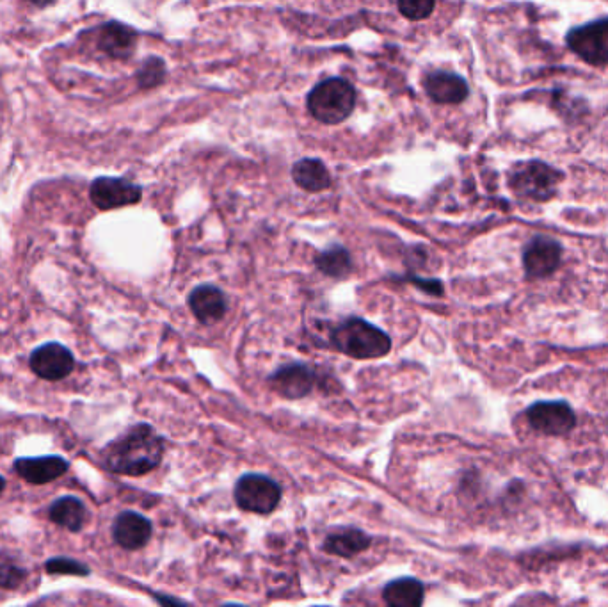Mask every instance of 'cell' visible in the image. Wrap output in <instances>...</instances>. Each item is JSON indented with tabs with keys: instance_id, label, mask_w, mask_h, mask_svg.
<instances>
[{
	"instance_id": "6da1fadb",
	"label": "cell",
	"mask_w": 608,
	"mask_h": 607,
	"mask_svg": "<svg viewBox=\"0 0 608 607\" xmlns=\"http://www.w3.org/2000/svg\"><path fill=\"white\" fill-rule=\"evenodd\" d=\"M164 456V442L148 424H137L116 438L105 449L107 469L121 476H144L159 467Z\"/></svg>"
},
{
	"instance_id": "7a4b0ae2",
	"label": "cell",
	"mask_w": 608,
	"mask_h": 607,
	"mask_svg": "<svg viewBox=\"0 0 608 607\" xmlns=\"http://www.w3.org/2000/svg\"><path fill=\"white\" fill-rule=\"evenodd\" d=\"M331 344L336 351L356 360L383 358L392 349V339L360 317H349L331 330Z\"/></svg>"
},
{
	"instance_id": "3957f363",
	"label": "cell",
	"mask_w": 608,
	"mask_h": 607,
	"mask_svg": "<svg viewBox=\"0 0 608 607\" xmlns=\"http://www.w3.org/2000/svg\"><path fill=\"white\" fill-rule=\"evenodd\" d=\"M306 107L317 122L338 125L351 116L356 107V90L342 77L319 82L306 98Z\"/></svg>"
},
{
	"instance_id": "277c9868",
	"label": "cell",
	"mask_w": 608,
	"mask_h": 607,
	"mask_svg": "<svg viewBox=\"0 0 608 607\" xmlns=\"http://www.w3.org/2000/svg\"><path fill=\"white\" fill-rule=\"evenodd\" d=\"M235 501L240 510L258 515H269L278 508L281 501V488L262 474H246L237 481Z\"/></svg>"
},
{
	"instance_id": "5b68a950",
	"label": "cell",
	"mask_w": 608,
	"mask_h": 607,
	"mask_svg": "<svg viewBox=\"0 0 608 607\" xmlns=\"http://www.w3.org/2000/svg\"><path fill=\"white\" fill-rule=\"evenodd\" d=\"M562 179L559 171L544 162H527L511 175L512 191L523 198L536 202H546L555 195V189Z\"/></svg>"
},
{
	"instance_id": "8992f818",
	"label": "cell",
	"mask_w": 608,
	"mask_h": 607,
	"mask_svg": "<svg viewBox=\"0 0 608 607\" xmlns=\"http://www.w3.org/2000/svg\"><path fill=\"white\" fill-rule=\"evenodd\" d=\"M569 49L585 63L603 66L608 63V18L575 27L566 36Z\"/></svg>"
},
{
	"instance_id": "52a82bcc",
	"label": "cell",
	"mask_w": 608,
	"mask_h": 607,
	"mask_svg": "<svg viewBox=\"0 0 608 607\" xmlns=\"http://www.w3.org/2000/svg\"><path fill=\"white\" fill-rule=\"evenodd\" d=\"M530 426L550 437L568 435L575 428L576 415L564 401H539L527 410Z\"/></svg>"
},
{
	"instance_id": "ba28073f",
	"label": "cell",
	"mask_w": 608,
	"mask_h": 607,
	"mask_svg": "<svg viewBox=\"0 0 608 607\" xmlns=\"http://www.w3.org/2000/svg\"><path fill=\"white\" fill-rule=\"evenodd\" d=\"M89 198L96 209L112 211L141 202L143 189L130 180L100 177L89 187Z\"/></svg>"
},
{
	"instance_id": "9c48e42d",
	"label": "cell",
	"mask_w": 608,
	"mask_h": 607,
	"mask_svg": "<svg viewBox=\"0 0 608 607\" xmlns=\"http://www.w3.org/2000/svg\"><path fill=\"white\" fill-rule=\"evenodd\" d=\"M32 373L41 380L61 381L68 378L75 369L72 351L59 342H48L32 351L29 358Z\"/></svg>"
},
{
	"instance_id": "30bf717a",
	"label": "cell",
	"mask_w": 608,
	"mask_h": 607,
	"mask_svg": "<svg viewBox=\"0 0 608 607\" xmlns=\"http://www.w3.org/2000/svg\"><path fill=\"white\" fill-rule=\"evenodd\" d=\"M317 374L308 365L287 364L269 376L271 389L285 399H301L315 387Z\"/></svg>"
},
{
	"instance_id": "8fae6325",
	"label": "cell",
	"mask_w": 608,
	"mask_h": 607,
	"mask_svg": "<svg viewBox=\"0 0 608 607\" xmlns=\"http://www.w3.org/2000/svg\"><path fill=\"white\" fill-rule=\"evenodd\" d=\"M152 522L136 511H123L112 524V538L125 551H139L152 538Z\"/></svg>"
},
{
	"instance_id": "7c38bea8",
	"label": "cell",
	"mask_w": 608,
	"mask_h": 607,
	"mask_svg": "<svg viewBox=\"0 0 608 607\" xmlns=\"http://www.w3.org/2000/svg\"><path fill=\"white\" fill-rule=\"evenodd\" d=\"M562 248L548 237H536L523 251V266L530 278H544L559 268Z\"/></svg>"
},
{
	"instance_id": "4fadbf2b",
	"label": "cell",
	"mask_w": 608,
	"mask_h": 607,
	"mask_svg": "<svg viewBox=\"0 0 608 607\" xmlns=\"http://www.w3.org/2000/svg\"><path fill=\"white\" fill-rule=\"evenodd\" d=\"M70 469L68 460L61 456H38V458H18L15 462L16 474L31 485H47L64 476Z\"/></svg>"
},
{
	"instance_id": "5bb4252c",
	"label": "cell",
	"mask_w": 608,
	"mask_h": 607,
	"mask_svg": "<svg viewBox=\"0 0 608 607\" xmlns=\"http://www.w3.org/2000/svg\"><path fill=\"white\" fill-rule=\"evenodd\" d=\"M424 90L436 104H461L470 95V88L461 75L443 70L425 77Z\"/></svg>"
},
{
	"instance_id": "9a60e30c",
	"label": "cell",
	"mask_w": 608,
	"mask_h": 607,
	"mask_svg": "<svg viewBox=\"0 0 608 607\" xmlns=\"http://www.w3.org/2000/svg\"><path fill=\"white\" fill-rule=\"evenodd\" d=\"M189 307L201 324H216L223 319L228 303L224 292L216 285H198L189 294Z\"/></svg>"
},
{
	"instance_id": "2e32d148",
	"label": "cell",
	"mask_w": 608,
	"mask_h": 607,
	"mask_svg": "<svg viewBox=\"0 0 608 607\" xmlns=\"http://www.w3.org/2000/svg\"><path fill=\"white\" fill-rule=\"evenodd\" d=\"M137 34L120 22H107L98 34V47L112 59H127L136 50Z\"/></svg>"
},
{
	"instance_id": "e0dca14e",
	"label": "cell",
	"mask_w": 608,
	"mask_h": 607,
	"mask_svg": "<svg viewBox=\"0 0 608 607\" xmlns=\"http://www.w3.org/2000/svg\"><path fill=\"white\" fill-rule=\"evenodd\" d=\"M48 517L56 526L68 529L72 533H79L88 522V508L79 497L64 495L61 499L52 502Z\"/></svg>"
},
{
	"instance_id": "ac0fdd59",
	"label": "cell",
	"mask_w": 608,
	"mask_h": 607,
	"mask_svg": "<svg viewBox=\"0 0 608 607\" xmlns=\"http://www.w3.org/2000/svg\"><path fill=\"white\" fill-rule=\"evenodd\" d=\"M368 545H370V536L367 533L354 527H345L329 533L322 547L328 554L338 558H354L361 552L367 551Z\"/></svg>"
},
{
	"instance_id": "d6986e66",
	"label": "cell",
	"mask_w": 608,
	"mask_h": 607,
	"mask_svg": "<svg viewBox=\"0 0 608 607\" xmlns=\"http://www.w3.org/2000/svg\"><path fill=\"white\" fill-rule=\"evenodd\" d=\"M424 597V584L413 577L395 579L384 586L383 599L388 607H422Z\"/></svg>"
},
{
	"instance_id": "ffe728a7",
	"label": "cell",
	"mask_w": 608,
	"mask_h": 607,
	"mask_svg": "<svg viewBox=\"0 0 608 607\" xmlns=\"http://www.w3.org/2000/svg\"><path fill=\"white\" fill-rule=\"evenodd\" d=\"M292 179L308 193H320L331 187V175L320 159H301L292 168Z\"/></svg>"
},
{
	"instance_id": "44dd1931",
	"label": "cell",
	"mask_w": 608,
	"mask_h": 607,
	"mask_svg": "<svg viewBox=\"0 0 608 607\" xmlns=\"http://www.w3.org/2000/svg\"><path fill=\"white\" fill-rule=\"evenodd\" d=\"M315 266L322 275L329 278H345L351 273V253L340 244L329 246L328 250L320 251L315 259Z\"/></svg>"
},
{
	"instance_id": "7402d4cb",
	"label": "cell",
	"mask_w": 608,
	"mask_h": 607,
	"mask_svg": "<svg viewBox=\"0 0 608 607\" xmlns=\"http://www.w3.org/2000/svg\"><path fill=\"white\" fill-rule=\"evenodd\" d=\"M164 81H166V63L160 57H148L137 70V84L143 90L157 88Z\"/></svg>"
},
{
	"instance_id": "603a6c76",
	"label": "cell",
	"mask_w": 608,
	"mask_h": 607,
	"mask_svg": "<svg viewBox=\"0 0 608 607\" xmlns=\"http://www.w3.org/2000/svg\"><path fill=\"white\" fill-rule=\"evenodd\" d=\"M45 570H47L48 574L52 575H79V577H86V575L91 574V570L84 563L70 558L48 559Z\"/></svg>"
},
{
	"instance_id": "cb8c5ba5",
	"label": "cell",
	"mask_w": 608,
	"mask_h": 607,
	"mask_svg": "<svg viewBox=\"0 0 608 607\" xmlns=\"http://www.w3.org/2000/svg\"><path fill=\"white\" fill-rule=\"evenodd\" d=\"M400 15L408 18L411 22H418V20H425L432 15V11L436 8V4L431 0H404L397 4Z\"/></svg>"
},
{
	"instance_id": "d4e9b609",
	"label": "cell",
	"mask_w": 608,
	"mask_h": 607,
	"mask_svg": "<svg viewBox=\"0 0 608 607\" xmlns=\"http://www.w3.org/2000/svg\"><path fill=\"white\" fill-rule=\"evenodd\" d=\"M25 581V570L11 563H0V588L16 590Z\"/></svg>"
},
{
	"instance_id": "484cf974",
	"label": "cell",
	"mask_w": 608,
	"mask_h": 607,
	"mask_svg": "<svg viewBox=\"0 0 608 607\" xmlns=\"http://www.w3.org/2000/svg\"><path fill=\"white\" fill-rule=\"evenodd\" d=\"M411 280V284L418 287L420 291L427 292V294H431V296H443V284H441L440 280H424V278H420V276H411L409 278Z\"/></svg>"
},
{
	"instance_id": "4316f807",
	"label": "cell",
	"mask_w": 608,
	"mask_h": 607,
	"mask_svg": "<svg viewBox=\"0 0 608 607\" xmlns=\"http://www.w3.org/2000/svg\"><path fill=\"white\" fill-rule=\"evenodd\" d=\"M153 599L159 602L160 607H187L184 602L176 600L175 597H168V595H160V593H152Z\"/></svg>"
},
{
	"instance_id": "83f0119b",
	"label": "cell",
	"mask_w": 608,
	"mask_h": 607,
	"mask_svg": "<svg viewBox=\"0 0 608 607\" xmlns=\"http://www.w3.org/2000/svg\"><path fill=\"white\" fill-rule=\"evenodd\" d=\"M4 488H6V479L0 476V495H2V492H4Z\"/></svg>"
},
{
	"instance_id": "f1b7e54d",
	"label": "cell",
	"mask_w": 608,
	"mask_h": 607,
	"mask_svg": "<svg viewBox=\"0 0 608 607\" xmlns=\"http://www.w3.org/2000/svg\"><path fill=\"white\" fill-rule=\"evenodd\" d=\"M221 607H246V606H240V604H224V606Z\"/></svg>"
}]
</instances>
